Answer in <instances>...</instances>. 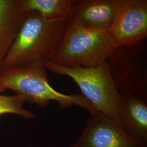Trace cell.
Segmentation results:
<instances>
[{"label": "cell", "instance_id": "1", "mask_svg": "<svg viewBox=\"0 0 147 147\" xmlns=\"http://www.w3.org/2000/svg\"><path fill=\"white\" fill-rule=\"evenodd\" d=\"M67 24V22H49L35 11L25 13L2 71L32 63L44 64L51 61Z\"/></svg>", "mask_w": 147, "mask_h": 147}, {"label": "cell", "instance_id": "2", "mask_svg": "<svg viewBox=\"0 0 147 147\" xmlns=\"http://www.w3.org/2000/svg\"><path fill=\"white\" fill-rule=\"evenodd\" d=\"M44 64L34 63L5 69L0 73V89H9L22 95L27 102L45 107L52 101H57L62 109L79 106L89 113L95 111L82 94H65L51 87Z\"/></svg>", "mask_w": 147, "mask_h": 147}, {"label": "cell", "instance_id": "3", "mask_svg": "<svg viewBox=\"0 0 147 147\" xmlns=\"http://www.w3.org/2000/svg\"><path fill=\"white\" fill-rule=\"evenodd\" d=\"M117 47L107 31L87 29L70 20L51 61L67 67H93L106 61Z\"/></svg>", "mask_w": 147, "mask_h": 147}, {"label": "cell", "instance_id": "4", "mask_svg": "<svg viewBox=\"0 0 147 147\" xmlns=\"http://www.w3.org/2000/svg\"><path fill=\"white\" fill-rule=\"evenodd\" d=\"M44 65L51 73L70 78L79 86L82 95L95 110L119 122L120 94L112 79L106 62L93 67H67L45 62Z\"/></svg>", "mask_w": 147, "mask_h": 147}, {"label": "cell", "instance_id": "5", "mask_svg": "<svg viewBox=\"0 0 147 147\" xmlns=\"http://www.w3.org/2000/svg\"><path fill=\"white\" fill-rule=\"evenodd\" d=\"M106 62L119 93L147 99V39L118 46Z\"/></svg>", "mask_w": 147, "mask_h": 147}, {"label": "cell", "instance_id": "6", "mask_svg": "<svg viewBox=\"0 0 147 147\" xmlns=\"http://www.w3.org/2000/svg\"><path fill=\"white\" fill-rule=\"evenodd\" d=\"M89 114L86 126L69 147H146L130 136L119 121L96 111Z\"/></svg>", "mask_w": 147, "mask_h": 147}, {"label": "cell", "instance_id": "7", "mask_svg": "<svg viewBox=\"0 0 147 147\" xmlns=\"http://www.w3.org/2000/svg\"><path fill=\"white\" fill-rule=\"evenodd\" d=\"M108 32L118 46L147 39V0H121Z\"/></svg>", "mask_w": 147, "mask_h": 147}, {"label": "cell", "instance_id": "8", "mask_svg": "<svg viewBox=\"0 0 147 147\" xmlns=\"http://www.w3.org/2000/svg\"><path fill=\"white\" fill-rule=\"evenodd\" d=\"M121 3V0H72L70 20L87 29L108 31Z\"/></svg>", "mask_w": 147, "mask_h": 147}, {"label": "cell", "instance_id": "9", "mask_svg": "<svg viewBox=\"0 0 147 147\" xmlns=\"http://www.w3.org/2000/svg\"><path fill=\"white\" fill-rule=\"evenodd\" d=\"M120 94L119 123L133 139L147 147V99Z\"/></svg>", "mask_w": 147, "mask_h": 147}, {"label": "cell", "instance_id": "10", "mask_svg": "<svg viewBox=\"0 0 147 147\" xmlns=\"http://www.w3.org/2000/svg\"><path fill=\"white\" fill-rule=\"evenodd\" d=\"M24 14L15 0H0V73Z\"/></svg>", "mask_w": 147, "mask_h": 147}, {"label": "cell", "instance_id": "11", "mask_svg": "<svg viewBox=\"0 0 147 147\" xmlns=\"http://www.w3.org/2000/svg\"><path fill=\"white\" fill-rule=\"evenodd\" d=\"M24 13L38 12L47 21L68 22L72 16V0H15Z\"/></svg>", "mask_w": 147, "mask_h": 147}, {"label": "cell", "instance_id": "12", "mask_svg": "<svg viewBox=\"0 0 147 147\" xmlns=\"http://www.w3.org/2000/svg\"><path fill=\"white\" fill-rule=\"evenodd\" d=\"M4 92L0 89V116L4 114H14L20 116L25 119H34L36 116L24 108V105L27 102L22 95L11 96L2 94Z\"/></svg>", "mask_w": 147, "mask_h": 147}, {"label": "cell", "instance_id": "13", "mask_svg": "<svg viewBox=\"0 0 147 147\" xmlns=\"http://www.w3.org/2000/svg\"></svg>", "mask_w": 147, "mask_h": 147}]
</instances>
